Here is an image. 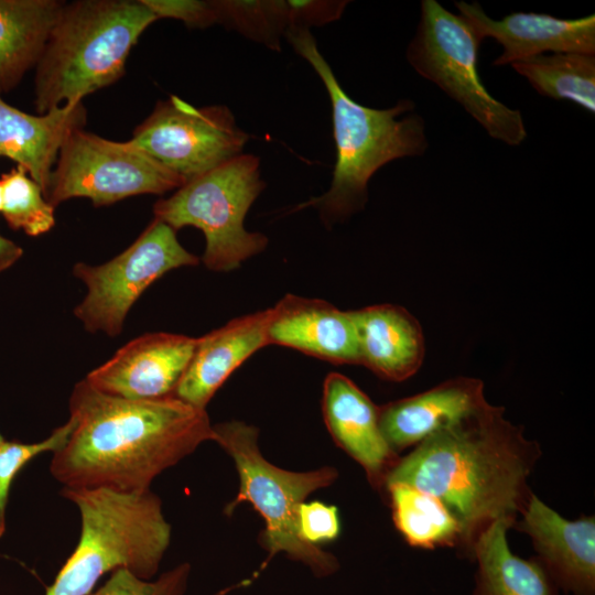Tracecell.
<instances>
[{"mask_svg": "<svg viewBox=\"0 0 595 595\" xmlns=\"http://www.w3.org/2000/svg\"><path fill=\"white\" fill-rule=\"evenodd\" d=\"M73 430L53 453L52 476L69 488L142 493L165 469L212 441L205 409L171 396L132 400L98 391L85 379L69 397Z\"/></svg>", "mask_w": 595, "mask_h": 595, "instance_id": "obj_1", "label": "cell"}, {"mask_svg": "<svg viewBox=\"0 0 595 595\" xmlns=\"http://www.w3.org/2000/svg\"><path fill=\"white\" fill-rule=\"evenodd\" d=\"M540 456L537 442L486 402L424 439L388 473L437 498L462 528V545H473L490 523L516 521L532 495L528 478Z\"/></svg>", "mask_w": 595, "mask_h": 595, "instance_id": "obj_2", "label": "cell"}, {"mask_svg": "<svg viewBox=\"0 0 595 595\" xmlns=\"http://www.w3.org/2000/svg\"><path fill=\"white\" fill-rule=\"evenodd\" d=\"M284 35L294 51L310 63L327 90L336 144L329 188L303 206L317 208L327 223L343 220L365 207L368 183L381 166L426 152L425 121L413 111L415 104L410 99H402L386 109L358 104L338 83L310 29L290 28Z\"/></svg>", "mask_w": 595, "mask_h": 595, "instance_id": "obj_3", "label": "cell"}, {"mask_svg": "<svg viewBox=\"0 0 595 595\" xmlns=\"http://www.w3.org/2000/svg\"><path fill=\"white\" fill-rule=\"evenodd\" d=\"M156 20L141 0L64 2L35 65L36 111L79 104L117 82L131 48Z\"/></svg>", "mask_w": 595, "mask_h": 595, "instance_id": "obj_4", "label": "cell"}, {"mask_svg": "<svg viewBox=\"0 0 595 595\" xmlns=\"http://www.w3.org/2000/svg\"><path fill=\"white\" fill-rule=\"evenodd\" d=\"M61 495L77 507L80 534L45 595H89L101 576L118 569L143 580L156 574L171 526L154 493L63 487Z\"/></svg>", "mask_w": 595, "mask_h": 595, "instance_id": "obj_5", "label": "cell"}, {"mask_svg": "<svg viewBox=\"0 0 595 595\" xmlns=\"http://www.w3.org/2000/svg\"><path fill=\"white\" fill-rule=\"evenodd\" d=\"M258 429L242 421H228L213 425L212 441L234 461L239 476V490L225 513L230 515L241 502L250 504L264 521L261 544L268 552L257 577L275 554L284 553L291 560L310 567L315 576L334 574L339 563L329 552L302 540L299 532V509L314 491L331 486L338 472L322 466L307 472L280 468L261 454Z\"/></svg>", "mask_w": 595, "mask_h": 595, "instance_id": "obj_6", "label": "cell"}, {"mask_svg": "<svg viewBox=\"0 0 595 595\" xmlns=\"http://www.w3.org/2000/svg\"><path fill=\"white\" fill-rule=\"evenodd\" d=\"M263 188L259 158L241 153L158 201L154 218L175 230L186 226L202 230L205 266L213 271H230L268 245L264 235L245 228L246 215Z\"/></svg>", "mask_w": 595, "mask_h": 595, "instance_id": "obj_7", "label": "cell"}, {"mask_svg": "<svg viewBox=\"0 0 595 595\" xmlns=\"http://www.w3.org/2000/svg\"><path fill=\"white\" fill-rule=\"evenodd\" d=\"M482 40L459 15L435 0L421 1L405 56L413 69L459 104L489 134L508 145L527 138L522 115L494 98L478 73Z\"/></svg>", "mask_w": 595, "mask_h": 595, "instance_id": "obj_8", "label": "cell"}, {"mask_svg": "<svg viewBox=\"0 0 595 595\" xmlns=\"http://www.w3.org/2000/svg\"><path fill=\"white\" fill-rule=\"evenodd\" d=\"M185 182L129 141L74 130L63 143L45 198L54 207L75 197L98 206L140 194H163Z\"/></svg>", "mask_w": 595, "mask_h": 595, "instance_id": "obj_9", "label": "cell"}, {"mask_svg": "<svg viewBox=\"0 0 595 595\" xmlns=\"http://www.w3.org/2000/svg\"><path fill=\"white\" fill-rule=\"evenodd\" d=\"M198 262L180 244L176 230L154 218L131 246L111 260L99 266H74V275L87 286L74 315L87 332L116 336L132 305L154 281L173 269Z\"/></svg>", "mask_w": 595, "mask_h": 595, "instance_id": "obj_10", "label": "cell"}, {"mask_svg": "<svg viewBox=\"0 0 595 595\" xmlns=\"http://www.w3.org/2000/svg\"><path fill=\"white\" fill-rule=\"evenodd\" d=\"M248 140L228 107L198 108L171 95L129 142L186 183L240 155Z\"/></svg>", "mask_w": 595, "mask_h": 595, "instance_id": "obj_11", "label": "cell"}, {"mask_svg": "<svg viewBox=\"0 0 595 595\" xmlns=\"http://www.w3.org/2000/svg\"><path fill=\"white\" fill-rule=\"evenodd\" d=\"M196 339L164 332L143 334L119 348L85 380L98 391L126 399L174 396L194 354Z\"/></svg>", "mask_w": 595, "mask_h": 595, "instance_id": "obj_12", "label": "cell"}, {"mask_svg": "<svg viewBox=\"0 0 595 595\" xmlns=\"http://www.w3.org/2000/svg\"><path fill=\"white\" fill-rule=\"evenodd\" d=\"M459 15L483 41L496 40L502 53L495 66L551 53H583L595 55V15L560 19L547 13L513 12L501 20L488 17L478 2L456 1Z\"/></svg>", "mask_w": 595, "mask_h": 595, "instance_id": "obj_13", "label": "cell"}, {"mask_svg": "<svg viewBox=\"0 0 595 595\" xmlns=\"http://www.w3.org/2000/svg\"><path fill=\"white\" fill-rule=\"evenodd\" d=\"M325 424L336 444L366 472L379 490L398 461L379 422V407L346 376L329 372L323 383Z\"/></svg>", "mask_w": 595, "mask_h": 595, "instance_id": "obj_14", "label": "cell"}, {"mask_svg": "<svg viewBox=\"0 0 595 595\" xmlns=\"http://www.w3.org/2000/svg\"><path fill=\"white\" fill-rule=\"evenodd\" d=\"M268 345H281L334 364H359L350 311L288 294L269 309Z\"/></svg>", "mask_w": 595, "mask_h": 595, "instance_id": "obj_15", "label": "cell"}, {"mask_svg": "<svg viewBox=\"0 0 595 595\" xmlns=\"http://www.w3.org/2000/svg\"><path fill=\"white\" fill-rule=\"evenodd\" d=\"M518 528L529 534L554 583L575 595L595 589V520L570 521L531 495Z\"/></svg>", "mask_w": 595, "mask_h": 595, "instance_id": "obj_16", "label": "cell"}, {"mask_svg": "<svg viewBox=\"0 0 595 595\" xmlns=\"http://www.w3.org/2000/svg\"><path fill=\"white\" fill-rule=\"evenodd\" d=\"M268 318L269 309L242 315L197 338L174 397L206 410L229 376L252 354L268 345Z\"/></svg>", "mask_w": 595, "mask_h": 595, "instance_id": "obj_17", "label": "cell"}, {"mask_svg": "<svg viewBox=\"0 0 595 595\" xmlns=\"http://www.w3.org/2000/svg\"><path fill=\"white\" fill-rule=\"evenodd\" d=\"M486 402L482 380L457 377L424 392L380 405V428L398 454Z\"/></svg>", "mask_w": 595, "mask_h": 595, "instance_id": "obj_18", "label": "cell"}, {"mask_svg": "<svg viewBox=\"0 0 595 595\" xmlns=\"http://www.w3.org/2000/svg\"><path fill=\"white\" fill-rule=\"evenodd\" d=\"M85 123L83 102L34 116L8 105L0 91V156L23 167L45 196L63 143Z\"/></svg>", "mask_w": 595, "mask_h": 595, "instance_id": "obj_19", "label": "cell"}, {"mask_svg": "<svg viewBox=\"0 0 595 595\" xmlns=\"http://www.w3.org/2000/svg\"><path fill=\"white\" fill-rule=\"evenodd\" d=\"M350 313L360 365L391 381H403L420 369L425 354L424 335L419 321L408 310L378 304Z\"/></svg>", "mask_w": 595, "mask_h": 595, "instance_id": "obj_20", "label": "cell"}, {"mask_svg": "<svg viewBox=\"0 0 595 595\" xmlns=\"http://www.w3.org/2000/svg\"><path fill=\"white\" fill-rule=\"evenodd\" d=\"M515 522L496 520L477 537L472 549L478 562L475 595H556L555 583L540 561L510 551L507 531Z\"/></svg>", "mask_w": 595, "mask_h": 595, "instance_id": "obj_21", "label": "cell"}, {"mask_svg": "<svg viewBox=\"0 0 595 595\" xmlns=\"http://www.w3.org/2000/svg\"><path fill=\"white\" fill-rule=\"evenodd\" d=\"M64 2L0 0V91L13 88L36 65Z\"/></svg>", "mask_w": 595, "mask_h": 595, "instance_id": "obj_22", "label": "cell"}, {"mask_svg": "<svg viewBox=\"0 0 595 595\" xmlns=\"http://www.w3.org/2000/svg\"><path fill=\"white\" fill-rule=\"evenodd\" d=\"M542 96L595 112V55L551 53L510 64Z\"/></svg>", "mask_w": 595, "mask_h": 595, "instance_id": "obj_23", "label": "cell"}, {"mask_svg": "<svg viewBox=\"0 0 595 595\" xmlns=\"http://www.w3.org/2000/svg\"><path fill=\"white\" fill-rule=\"evenodd\" d=\"M385 489L394 524L409 544L426 549L462 544L459 522L437 498L403 483Z\"/></svg>", "mask_w": 595, "mask_h": 595, "instance_id": "obj_24", "label": "cell"}, {"mask_svg": "<svg viewBox=\"0 0 595 595\" xmlns=\"http://www.w3.org/2000/svg\"><path fill=\"white\" fill-rule=\"evenodd\" d=\"M2 185L1 210L13 229L29 236H40L55 225L54 206L45 198L40 185L28 172L17 165L0 176Z\"/></svg>", "mask_w": 595, "mask_h": 595, "instance_id": "obj_25", "label": "cell"}, {"mask_svg": "<svg viewBox=\"0 0 595 595\" xmlns=\"http://www.w3.org/2000/svg\"><path fill=\"white\" fill-rule=\"evenodd\" d=\"M217 2L218 23L234 29L245 36L280 48V36L289 28L286 1H238Z\"/></svg>", "mask_w": 595, "mask_h": 595, "instance_id": "obj_26", "label": "cell"}, {"mask_svg": "<svg viewBox=\"0 0 595 595\" xmlns=\"http://www.w3.org/2000/svg\"><path fill=\"white\" fill-rule=\"evenodd\" d=\"M73 430L71 419L56 428L48 437L35 443L6 441L0 447V538L7 529L6 512L12 483L21 469L36 456L55 453L64 446Z\"/></svg>", "mask_w": 595, "mask_h": 595, "instance_id": "obj_27", "label": "cell"}, {"mask_svg": "<svg viewBox=\"0 0 595 595\" xmlns=\"http://www.w3.org/2000/svg\"><path fill=\"white\" fill-rule=\"evenodd\" d=\"M190 574L191 564L187 562L162 573L155 581L143 580L126 569H118L89 595H184Z\"/></svg>", "mask_w": 595, "mask_h": 595, "instance_id": "obj_28", "label": "cell"}, {"mask_svg": "<svg viewBox=\"0 0 595 595\" xmlns=\"http://www.w3.org/2000/svg\"><path fill=\"white\" fill-rule=\"evenodd\" d=\"M299 532L305 542L317 545L335 540L340 532L338 510L321 501H304L299 509Z\"/></svg>", "mask_w": 595, "mask_h": 595, "instance_id": "obj_29", "label": "cell"}, {"mask_svg": "<svg viewBox=\"0 0 595 595\" xmlns=\"http://www.w3.org/2000/svg\"><path fill=\"white\" fill-rule=\"evenodd\" d=\"M158 19L181 20L188 28H206L218 23L216 1L199 0H141Z\"/></svg>", "mask_w": 595, "mask_h": 595, "instance_id": "obj_30", "label": "cell"}, {"mask_svg": "<svg viewBox=\"0 0 595 595\" xmlns=\"http://www.w3.org/2000/svg\"><path fill=\"white\" fill-rule=\"evenodd\" d=\"M289 28L310 29L339 19L348 1L289 0Z\"/></svg>", "mask_w": 595, "mask_h": 595, "instance_id": "obj_31", "label": "cell"}, {"mask_svg": "<svg viewBox=\"0 0 595 595\" xmlns=\"http://www.w3.org/2000/svg\"><path fill=\"white\" fill-rule=\"evenodd\" d=\"M22 253L23 250L20 246L0 235V272L15 263Z\"/></svg>", "mask_w": 595, "mask_h": 595, "instance_id": "obj_32", "label": "cell"}, {"mask_svg": "<svg viewBox=\"0 0 595 595\" xmlns=\"http://www.w3.org/2000/svg\"><path fill=\"white\" fill-rule=\"evenodd\" d=\"M1 204H2V185H1V178H0V210H1Z\"/></svg>", "mask_w": 595, "mask_h": 595, "instance_id": "obj_33", "label": "cell"}, {"mask_svg": "<svg viewBox=\"0 0 595 595\" xmlns=\"http://www.w3.org/2000/svg\"><path fill=\"white\" fill-rule=\"evenodd\" d=\"M7 440L2 436V434L0 433V447L2 446V444L6 442Z\"/></svg>", "mask_w": 595, "mask_h": 595, "instance_id": "obj_34", "label": "cell"}]
</instances>
